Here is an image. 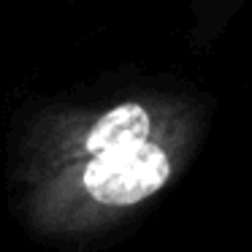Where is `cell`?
<instances>
[{"label": "cell", "mask_w": 252, "mask_h": 252, "mask_svg": "<svg viewBox=\"0 0 252 252\" xmlns=\"http://www.w3.org/2000/svg\"><path fill=\"white\" fill-rule=\"evenodd\" d=\"M171 176V160L163 147L141 141L136 147L95 155L84 165V190L106 206H133L155 195Z\"/></svg>", "instance_id": "obj_1"}, {"label": "cell", "mask_w": 252, "mask_h": 252, "mask_svg": "<svg viewBox=\"0 0 252 252\" xmlns=\"http://www.w3.org/2000/svg\"><path fill=\"white\" fill-rule=\"evenodd\" d=\"M149 111L138 103H122L109 109L98 122L93 125L84 147L93 155L103 152H117V149H127L149 138Z\"/></svg>", "instance_id": "obj_2"}]
</instances>
